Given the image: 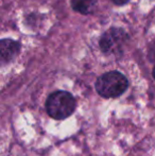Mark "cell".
Segmentation results:
<instances>
[{"mask_svg":"<svg viewBox=\"0 0 155 156\" xmlns=\"http://www.w3.org/2000/svg\"><path fill=\"white\" fill-rule=\"evenodd\" d=\"M113 2H114L115 4H117V5H123V4L128 3L130 0H112Z\"/></svg>","mask_w":155,"mask_h":156,"instance_id":"obj_7","label":"cell"},{"mask_svg":"<svg viewBox=\"0 0 155 156\" xmlns=\"http://www.w3.org/2000/svg\"><path fill=\"white\" fill-rule=\"evenodd\" d=\"M20 52V44L11 38L0 39V67L15 60Z\"/></svg>","mask_w":155,"mask_h":156,"instance_id":"obj_4","label":"cell"},{"mask_svg":"<svg viewBox=\"0 0 155 156\" xmlns=\"http://www.w3.org/2000/svg\"><path fill=\"white\" fill-rule=\"evenodd\" d=\"M128 39L129 36L124 32V30L120 28H111L100 37V49L103 53L106 54L118 53L122 50V47L125 45Z\"/></svg>","mask_w":155,"mask_h":156,"instance_id":"obj_3","label":"cell"},{"mask_svg":"<svg viewBox=\"0 0 155 156\" xmlns=\"http://www.w3.org/2000/svg\"><path fill=\"white\" fill-rule=\"evenodd\" d=\"M153 78H154V80H155V67H154V69H153Z\"/></svg>","mask_w":155,"mask_h":156,"instance_id":"obj_8","label":"cell"},{"mask_svg":"<svg viewBox=\"0 0 155 156\" xmlns=\"http://www.w3.org/2000/svg\"><path fill=\"white\" fill-rule=\"evenodd\" d=\"M128 79L119 71H110L99 76L96 82V89L104 98H117L126 90Z\"/></svg>","mask_w":155,"mask_h":156,"instance_id":"obj_2","label":"cell"},{"mask_svg":"<svg viewBox=\"0 0 155 156\" xmlns=\"http://www.w3.org/2000/svg\"><path fill=\"white\" fill-rule=\"evenodd\" d=\"M149 58L152 61H155V39L150 44L149 47Z\"/></svg>","mask_w":155,"mask_h":156,"instance_id":"obj_6","label":"cell"},{"mask_svg":"<svg viewBox=\"0 0 155 156\" xmlns=\"http://www.w3.org/2000/svg\"><path fill=\"white\" fill-rule=\"evenodd\" d=\"M73 11L83 15H89L95 12L97 1L96 0H70Z\"/></svg>","mask_w":155,"mask_h":156,"instance_id":"obj_5","label":"cell"},{"mask_svg":"<svg viewBox=\"0 0 155 156\" xmlns=\"http://www.w3.org/2000/svg\"><path fill=\"white\" fill-rule=\"evenodd\" d=\"M77 102L73 96L68 91L58 90L48 97L46 109L50 117L56 120L66 119L75 112Z\"/></svg>","mask_w":155,"mask_h":156,"instance_id":"obj_1","label":"cell"}]
</instances>
